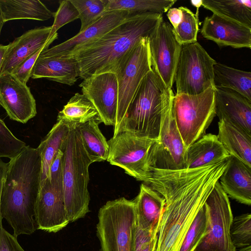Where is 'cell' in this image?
I'll return each instance as SVG.
<instances>
[{
  "label": "cell",
  "mask_w": 251,
  "mask_h": 251,
  "mask_svg": "<svg viewBox=\"0 0 251 251\" xmlns=\"http://www.w3.org/2000/svg\"><path fill=\"white\" fill-rule=\"evenodd\" d=\"M54 22L49 36V41L63 25L79 18V13L71 0L59 1L57 10L54 13Z\"/></svg>",
  "instance_id": "cell-38"
},
{
  "label": "cell",
  "mask_w": 251,
  "mask_h": 251,
  "mask_svg": "<svg viewBox=\"0 0 251 251\" xmlns=\"http://www.w3.org/2000/svg\"><path fill=\"white\" fill-rule=\"evenodd\" d=\"M152 242V232L142 228L136 224L134 233V251H151Z\"/></svg>",
  "instance_id": "cell-40"
},
{
  "label": "cell",
  "mask_w": 251,
  "mask_h": 251,
  "mask_svg": "<svg viewBox=\"0 0 251 251\" xmlns=\"http://www.w3.org/2000/svg\"><path fill=\"white\" fill-rule=\"evenodd\" d=\"M176 0H107L104 13L124 10L131 14H163L172 7Z\"/></svg>",
  "instance_id": "cell-32"
},
{
  "label": "cell",
  "mask_w": 251,
  "mask_h": 251,
  "mask_svg": "<svg viewBox=\"0 0 251 251\" xmlns=\"http://www.w3.org/2000/svg\"><path fill=\"white\" fill-rule=\"evenodd\" d=\"M26 144L17 138L0 118V159L15 157L24 149Z\"/></svg>",
  "instance_id": "cell-37"
},
{
  "label": "cell",
  "mask_w": 251,
  "mask_h": 251,
  "mask_svg": "<svg viewBox=\"0 0 251 251\" xmlns=\"http://www.w3.org/2000/svg\"><path fill=\"white\" fill-rule=\"evenodd\" d=\"M7 49L8 45L0 44V72Z\"/></svg>",
  "instance_id": "cell-44"
},
{
  "label": "cell",
  "mask_w": 251,
  "mask_h": 251,
  "mask_svg": "<svg viewBox=\"0 0 251 251\" xmlns=\"http://www.w3.org/2000/svg\"><path fill=\"white\" fill-rule=\"evenodd\" d=\"M69 130L67 125L57 121L37 148L41 164L40 186L48 177L50 166L58 151H62Z\"/></svg>",
  "instance_id": "cell-27"
},
{
  "label": "cell",
  "mask_w": 251,
  "mask_h": 251,
  "mask_svg": "<svg viewBox=\"0 0 251 251\" xmlns=\"http://www.w3.org/2000/svg\"><path fill=\"white\" fill-rule=\"evenodd\" d=\"M57 37L58 34L56 33L45 47L38 50L25 59L12 71L11 74L21 83L26 84L31 77L32 69L40 53L43 50L48 49L49 46L57 38Z\"/></svg>",
  "instance_id": "cell-39"
},
{
  "label": "cell",
  "mask_w": 251,
  "mask_h": 251,
  "mask_svg": "<svg viewBox=\"0 0 251 251\" xmlns=\"http://www.w3.org/2000/svg\"><path fill=\"white\" fill-rule=\"evenodd\" d=\"M219 140L230 156L251 167V134L235 125L221 120L218 122Z\"/></svg>",
  "instance_id": "cell-25"
},
{
  "label": "cell",
  "mask_w": 251,
  "mask_h": 251,
  "mask_svg": "<svg viewBox=\"0 0 251 251\" xmlns=\"http://www.w3.org/2000/svg\"><path fill=\"white\" fill-rule=\"evenodd\" d=\"M205 203L210 215L208 233L194 251H236L230 234L233 219L230 203L219 180Z\"/></svg>",
  "instance_id": "cell-12"
},
{
  "label": "cell",
  "mask_w": 251,
  "mask_h": 251,
  "mask_svg": "<svg viewBox=\"0 0 251 251\" xmlns=\"http://www.w3.org/2000/svg\"><path fill=\"white\" fill-rule=\"evenodd\" d=\"M135 204L137 225L143 229H155L162 215L165 199L158 192L142 183Z\"/></svg>",
  "instance_id": "cell-24"
},
{
  "label": "cell",
  "mask_w": 251,
  "mask_h": 251,
  "mask_svg": "<svg viewBox=\"0 0 251 251\" xmlns=\"http://www.w3.org/2000/svg\"><path fill=\"white\" fill-rule=\"evenodd\" d=\"M182 18L178 26L173 28V32L177 42L181 45L197 42L199 20L189 8L180 6Z\"/></svg>",
  "instance_id": "cell-34"
},
{
  "label": "cell",
  "mask_w": 251,
  "mask_h": 251,
  "mask_svg": "<svg viewBox=\"0 0 251 251\" xmlns=\"http://www.w3.org/2000/svg\"><path fill=\"white\" fill-rule=\"evenodd\" d=\"M162 14H132L100 37L74 50L79 77L83 80L93 75L113 72L115 67L144 37L156 29ZM68 56V55H67Z\"/></svg>",
  "instance_id": "cell-3"
},
{
  "label": "cell",
  "mask_w": 251,
  "mask_h": 251,
  "mask_svg": "<svg viewBox=\"0 0 251 251\" xmlns=\"http://www.w3.org/2000/svg\"><path fill=\"white\" fill-rule=\"evenodd\" d=\"M8 163L3 162L0 159V226L2 225V220L0 213V201L2 186L7 170Z\"/></svg>",
  "instance_id": "cell-43"
},
{
  "label": "cell",
  "mask_w": 251,
  "mask_h": 251,
  "mask_svg": "<svg viewBox=\"0 0 251 251\" xmlns=\"http://www.w3.org/2000/svg\"><path fill=\"white\" fill-rule=\"evenodd\" d=\"M227 164V160L194 169H149L143 182L165 199L152 233L151 251H179L197 213Z\"/></svg>",
  "instance_id": "cell-1"
},
{
  "label": "cell",
  "mask_w": 251,
  "mask_h": 251,
  "mask_svg": "<svg viewBox=\"0 0 251 251\" xmlns=\"http://www.w3.org/2000/svg\"><path fill=\"white\" fill-rule=\"evenodd\" d=\"M151 70L148 37H144L122 57L113 72L116 75L118 86L113 136L118 133L142 80Z\"/></svg>",
  "instance_id": "cell-9"
},
{
  "label": "cell",
  "mask_w": 251,
  "mask_h": 251,
  "mask_svg": "<svg viewBox=\"0 0 251 251\" xmlns=\"http://www.w3.org/2000/svg\"><path fill=\"white\" fill-rule=\"evenodd\" d=\"M209 222V208L205 203L190 226L179 251H194L207 234Z\"/></svg>",
  "instance_id": "cell-33"
},
{
  "label": "cell",
  "mask_w": 251,
  "mask_h": 251,
  "mask_svg": "<svg viewBox=\"0 0 251 251\" xmlns=\"http://www.w3.org/2000/svg\"><path fill=\"white\" fill-rule=\"evenodd\" d=\"M31 77L45 78L72 86L79 77L77 61L73 55L49 56L41 52L32 69Z\"/></svg>",
  "instance_id": "cell-21"
},
{
  "label": "cell",
  "mask_w": 251,
  "mask_h": 251,
  "mask_svg": "<svg viewBox=\"0 0 251 251\" xmlns=\"http://www.w3.org/2000/svg\"><path fill=\"white\" fill-rule=\"evenodd\" d=\"M41 171L38 150L29 146L8 163L1 191L0 213L16 237L31 235L37 229L34 217Z\"/></svg>",
  "instance_id": "cell-2"
},
{
  "label": "cell",
  "mask_w": 251,
  "mask_h": 251,
  "mask_svg": "<svg viewBox=\"0 0 251 251\" xmlns=\"http://www.w3.org/2000/svg\"><path fill=\"white\" fill-rule=\"evenodd\" d=\"M64 153L59 150L48 177L40 186L35 208L36 228L56 233L70 223L65 208L63 191Z\"/></svg>",
  "instance_id": "cell-8"
},
{
  "label": "cell",
  "mask_w": 251,
  "mask_h": 251,
  "mask_svg": "<svg viewBox=\"0 0 251 251\" xmlns=\"http://www.w3.org/2000/svg\"><path fill=\"white\" fill-rule=\"evenodd\" d=\"M229 157L217 135L205 134L186 149L185 169L208 166L226 160Z\"/></svg>",
  "instance_id": "cell-23"
},
{
  "label": "cell",
  "mask_w": 251,
  "mask_h": 251,
  "mask_svg": "<svg viewBox=\"0 0 251 251\" xmlns=\"http://www.w3.org/2000/svg\"><path fill=\"white\" fill-rule=\"evenodd\" d=\"M190 2L192 4V5H193V6L196 7L197 8V14L195 15H196L197 18L198 19V11H199V7H200L201 6L202 0H191Z\"/></svg>",
  "instance_id": "cell-45"
},
{
  "label": "cell",
  "mask_w": 251,
  "mask_h": 251,
  "mask_svg": "<svg viewBox=\"0 0 251 251\" xmlns=\"http://www.w3.org/2000/svg\"><path fill=\"white\" fill-rule=\"evenodd\" d=\"M214 88L197 95L174 96L173 115L186 149L205 134L216 115Z\"/></svg>",
  "instance_id": "cell-7"
},
{
  "label": "cell",
  "mask_w": 251,
  "mask_h": 251,
  "mask_svg": "<svg viewBox=\"0 0 251 251\" xmlns=\"http://www.w3.org/2000/svg\"><path fill=\"white\" fill-rule=\"evenodd\" d=\"M0 105L10 119L23 124L37 114L36 101L30 88L11 74L0 75Z\"/></svg>",
  "instance_id": "cell-16"
},
{
  "label": "cell",
  "mask_w": 251,
  "mask_h": 251,
  "mask_svg": "<svg viewBox=\"0 0 251 251\" xmlns=\"http://www.w3.org/2000/svg\"><path fill=\"white\" fill-rule=\"evenodd\" d=\"M251 251V245L240 248L238 251Z\"/></svg>",
  "instance_id": "cell-47"
},
{
  "label": "cell",
  "mask_w": 251,
  "mask_h": 251,
  "mask_svg": "<svg viewBox=\"0 0 251 251\" xmlns=\"http://www.w3.org/2000/svg\"><path fill=\"white\" fill-rule=\"evenodd\" d=\"M201 6L251 28V0H202Z\"/></svg>",
  "instance_id": "cell-31"
},
{
  "label": "cell",
  "mask_w": 251,
  "mask_h": 251,
  "mask_svg": "<svg viewBox=\"0 0 251 251\" xmlns=\"http://www.w3.org/2000/svg\"><path fill=\"white\" fill-rule=\"evenodd\" d=\"M174 94L168 89L163 102L158 138L149 151L150 168L176 170L185 169V148L177 128L173 113Z\"/></svg>",
  "instance_id": "cell-10"
},
{
  "label": "cell",
  "mask_w": 251,
  "mask_h": 251,
  "mask_svg": "<svg viewBox=\"0 0 251 251\" xmlns=\"http://www.w3.org/2000/svg\"><path fill=\"white\" fill-rule=\"evenodd\" d=\"M62 151L64 153L63 191L70 223L89 211V167L92 163L82 145L76 127H70Z\"/></svg>",
  "instance_id": "cell-4"
},
{
  "label": "cell",
  "mask_w": 251,
  "mask_h": 251,
  "mask_svg": "<svg viewBox=\"0 0 251 251\" xmlns=\"http://www.w3.org/2000/svg\"><path fill=\"white\" fill-rule=\"evenodd\" d=\"M82 94L94 105L101 123L114 126L118 100L117 77L113 72L93 75L79 85Z\"/></svg>",
  "instance_id": "cell-15"
},
{
  "label": "cell",
  "mask_w": 251,
  "mask_h": 251,
  "mask_svg": "<svg viewBox=\"0 0 251 251\" xmlns=\"http://www.w3.org/2000/svg\"><path fill=\"white\" fill-rule=\"evenodd\" d=\"M136 213L133 200L109 201L98 213L96 234L100 251H134Z\"/></svg>",
  "instance_id": "cell-6"
},
{
  "label": "cell",
  "mask_w": 251,
  "mask_h": 251,
  "mask_svg": "<svg viewBox=\"0 0 251 251\" xmlns=\"http://www.w3.org/2000/svg\"><path fill=\"white\" fill-rule=\"evenodd\" d=\"M0 251H25L17 240V237L0 226Z\"/></svg>",
  "instance_id": "cell-41"
},
{
  "label": "cell",
  "mask_w": 251,
  "mask_h": 251,
  "mask_svg": "<svg viewBox=\"0 0 251 251\" xmlns=\"http://www.w3.org/2000/svg\"><path fill=\"white\" fill-rule=\"evenodd\" d=\"M100 123L98 120H91L76 127L92 163L106 160L108 155V144L99 128Z\"/></svg>",
  "instance_id": "cell-29"
},
{
  "label": "cell",
  "mask_w": 251,
  "mask_h": 251,
  "mask_svg": "<svg viewBox=\"0 0 251 251\" xmlns=\"http://www.w3.org/2000/svg\"><path fill=\"white\" fill-rule=\"evenodd\" d=\"M216 63L198 42L182 45L175 76L176 94L197 95L214 88Z\"/></svg>",
  "instance_id": "cell-11"
},
{
  "label": "cell",
  "mask_w": 251,
  "mask_h": 251,
  "mask_svg": "<svg viewBox=\"0 0 251 251\" xmlns=\"http://www.w3.org/2000/svg\"><path fill=\"white\" fill-rule=\"evenodd\" d=\"M4 22L18 19L46 21L53 17L54 12L38 0H0Z\"/></svg>",
  "instance_id": "cell-26"
},
{
  "label": "cell",
  "mask_w": 251,
  "mask_h": 251,
  "mask_svg": "<svg viewBox=\"0 0 251 251\" xmlns=\"http://www.w3.org/2000/svg\"><path fill=\"white\" fill-rule=\"evenodd\" d=\"M230 234L232 244L236 249L251 245V214H243L233 218Z\"/></svg>",
  "instance_id": "cell-36"
},
{
  "label": "cell",
  "mask_w": 251,
  "mask_h": 251,
  "mask_svg": "<svg viewBox=\"0 0 251 251\" xmlns=\"http://www.w3.org/2000/svg\"><path fill=\"white\" fill-rule=\"evenodd\" d=\"M79 13V32L95 23L104 14L107 0H71Z\"/></svg>",
  "instance_id": "cell-35"
},
{
  "label": "cell",
  "mask_w": 251,
  "mask_h": 251,
  "mask_svg": "<svg viewBox=\"0 0 251 251\" xmlns=\"http://www.w3.org/2000/svg\"><path fill=\"white\" fill-rule=\"evenodd\" d=\"M148 40L152 69L165 87L172 89L182 45L176 39L172 25L163 17Z\"/></svg>",
  "instance_id": "cell-14"
},
{
  "label": "cell",
  "mask_w": 251,
  "mask_h": 251,
  "mask_svg": "<svg viewBox=\"0 0 251 251\" xmlns=\"http://www.w3.org/2000/svg\"><path fill=\"white\" fill-rule=\"evenodd\" d=\"M51 27L42 26L29 30L8 45L0 75L11 74L25 59L49 42Z\"/></svg>",
  "instance_id": "cell-20"
},
{
  "label": "cell",
  "mask_w": 251,
  "mask_h": 251,
  "mask_svg": "<svg viewBox=\"0 0 251 251\" xmlns=\"http://www.w3.org/2000/svg\"><path fill=\"white\" fill-rule=\"evenodd\" d=\"M5 22L3 17L2 13L0 8V35L1 33V31L2 28V26L4 24Z\"/></svg>",
  "instance_id": "cell-46"
},
{
  "label": "cell",
  "mask_w": 251,
  "mask_h": 251,
  "mask_svg": "<svg viewBox=\"0 0 251 251\" xmlns=\"http://www.w3.org/2000/svg\"><path fill=\"white\" fill-rule=\"evenodd\" d=\"M168 89L152 69L150 71L136 91L118 133L125 131L139 137L157 140L162 104Z\"/></svg>",
  "instance_id": "cell-5"
},
{
  "label": "cell",
  "mask_w": 251,
  "mask_h": 251,
  "mask_svg": "<svg viewBox=\"0 0 251 251\" xmlns=\"http://www.w3.org/2000/svg\"><path fill=\"white\" fill-rule=\"evenodd\" d=\"M124 10L104 13L95 23L67 41L42 51L49 56H67L76 49L100 37L117 26L129 15Z\"/></svg>",
  "instance_id": "cell-18"
},
{
  "label": "cell",
  "mask_w": 251,
  "mask_h": 251,
  "mask_svg": "<svg viewBox=\"0 0 251 251\" xmlns=\"http://www.w3.org/2000/svg\"><path fill=\"white\" fill-rule=\"evenodd\" d=\"M153 141L127 132H120L107 141L109 149L106 160L143 182L148 176V156Z\"/></svg>",
  "instance_id": "cell-13"
},
{
  "label": "cell",
  "mask_w": 251,
  "mask_h": 251,
  "mask_svg": "<svg viewBox=\"0 0 251 251\" xmlns=\"http://www.w3.org/2000/svg\"><path fill=\"white\" fill-rule=\"evenodd\" d=\"M219 181L226 195L238 202L251 204V167L232 156Z\"/></svg>",
  "instance_id": "cell-22"
},
{
  "label": "cell",
  "mask_w": 251,
  "mask_h": 251,
  "mask_svg": "<svg viewBox=\"0 0 251 251\" xmlns=\"http://www.w3.org/2000/svg\"><path fill=\"white\" fill-rule=\"evenodd\" d=\"M91 120L101 122L94 105L85 96L79 93H75L70 99L57 117V121L62 122L69 127H75Z\"/></svg>",
  "instance_id": "cell-28"
},
{
  "label": "cell",
  "mask_w": 251,
  "mask_h": 251,
  "mask_svg": "<svg viewBox=\"0 0 251 251\" xmlns=\"http://www.w3.org/2000/svg\"><path fill=\"white\" fill-rule=\"evenodd\" d=\"M201 34L219 47L251 48V28L215 13L204 18Z\"/></svg>",
  "instance_id": "cell-17"
},
{
  "label": "cell",
  "mask_w": 251,
  "mask_h": 251,
  "mask_svg": "<svg viewBox=\"0 0 251 251\" xmlns=\"http://www.w3.org/2000/svg\"><path fill=\"white\" fill-rule=\"evenodd\" d=\"M215 115L251 134V101L232 90L214 87Z\"/></svg>",
  "instance_id": "cell-19"
},
{
  "label": "cell",
  "mask_w": 251,
  "mask_h": 251,
  "mask_svg": "<svg viewBox=\"0 0 251 251\" xmlns=\"http://www.w3.org/2000/svg\"><path fill=\"white\" fill-rule=\"evenodd\" d=\"M167 16L173 28H175L181 21L182 13L179 7H171L167 11Z\"/></svg>",
  "instance_id": "cell-42"
},
{
  "label": "cell",
  "mask_w": 251,
  "mask_h": 251,
  "mask_svg": "<svg viewBox=\"0 0 251 251\" xmlns=\"http://www.w3.org/2000/svg\"><path fill=\"white\" fill-rule=\"evenodd\" d=\"M215 86L237 92L251 101V73L217 63L214 66Z\"/></svg>",
  "instance_id": "cell-30"
}]
</instances>
